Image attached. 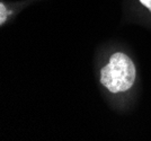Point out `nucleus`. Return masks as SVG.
I'll return each instance as SVG.
<instances>
[{
	"label": "nucleus",
	"mask_w": 151,
	"mask_h": 141,
	"mask_svg": "<svg viewBox=\"0 0 151 141\" xmlns=\"http://www.w3.org/2000/svg\"><path fill=\"white\" fill-rule=\"evenodd\" d=\"M140 2L151 12V0H140Z\"/></svg>",
	"instance_id": "3"
},
{
	"label": "nucleus",
	"mask_w": 151,
	"mask_h": 141,
	"mask_svg": "<svg viewBox=\"0 0 151 141\" xmlns=\"http://www.w3.org/2000/svg\"><path fill=\"white\" fill-rule=\"evenodd\" d=\"M135 67L131 59L122 52H116L101 71V83L111 93L129 90L135 80Z\"/></svg>",
	"instance_id": "1"
},
{
	"label": "nucleus",
	"mask_w": 151,
	"mask_h": 141,
	"mask_svg": "<svg viewBox=\"0 0 151 141\" xmlns=\"http://www.w3.org/2000/svg\"><path fill=\"white\" fill-rule=\"evenodd\" d=\"M0 9H1V18H0V24L4 25V23L6 22V8H5V5L4 4H0Z\"/></svg>",
	"instance_id": "2"
}]
</instances>
